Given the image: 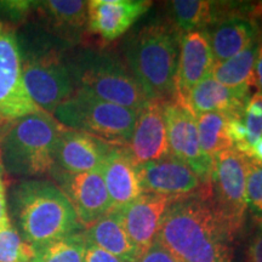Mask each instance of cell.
<instances>
[{"mask_svg":"<svg viewBox=\"0 0 262 262\" xmlns=\"http://www.w3.org/2000/svg\"><path fill=\"white\" fill-rule=\"evenodd\" d=\"M234 239L212 204L208 183L193 194L172 198L156 242L178 262H232Z\"/></svg>","mask_w":262,"mask_h":262,"instance_id":"obj_1","label":"cell"},{"mask_svg":"<svg viewBox=\"0 0 262 262\" xmlns=\"http://www.w3.org/2000/svg\"><path fill=\"white\" fill-rule=\"evenodd\" d=\"M180 32L171 24L150 22L127 39L125 57L148 101L176 100Z\"/></svg>","mask_w":262,"mask_h":262,"instance_id":"obj_2","label":"cell"},{"mask_svg":"<svg viewBox=\"0 0 262 262\" xmlns=\"http://www.w3.org/2000/svg\"><path fill=\"white\" fill-rule=\"evenodd\" d=\"M19 234L35 251L83 227L67 195L54 183L29 180L12 191Z\"/></svg>","mask_w":262,"mask_h":262,"instance_id":"obj_3","label":"cell"},{"mask_svg":"<svg viewBox=\"0 0 262 262\" xmlns=\"http://www.w3.org/2000/svg\"><path fill=\"white\" fill-rule=\"evenodd\" d=\"M63 125L44 111L9 122L0 141L4 171L33 178L52 171Z\"/></svg>","mask_w":262,"mask_h":262,"instance_id":"obj_4","label":"cell"},{"mask_svg":"<svg viewBox=\"0 0 262 262\" xmlns=\"http://www.w3.org/2000/svg\"><path fill=\"white\" fill-rule=\"evenodd\" d=\"M67 64L75 89L136 112L148 102L127 64L113 55L85 50Z\"/></svg>","mask_w":262,"mask_h":262,"instance_id":"obj_5","label":"cell"},{"mask_svg":"<svg viewBox=\"0 0 262 262\" xmlns=\"http://www.w3.org/2000/svg\"><path fill=\"white\" fill-rule=\"evenodd\" d=\"M52 116L68 129L86 133L111 146L126 147L133 135L137 112L75 89Z\"/></svg>","mask_w":262,"mask_h":262,"instance_id":"obj_6","label":"cell"},{"mask_svg":"<svg viewBox=\"0 0 262 262\" xmlns=\"http://www.w3.org/2000/svg\"><path fill=\"white\" fill-rule=\"evenodd\" d=\"M249 159L237 149L229 148L214 160L209 182L210 198L234 238L244 227L247 217V179Z\"/></svg>","mask_w":262,"mask_h":262,"instance_id":"obj_7","label":"cell"},{"mask_svg":"<svg viewBox=\"0 0 262 262\" xmlns=\"http://www.w3.org/2000/svg\"><path fill=\"white\" fill-rule=\"evenodd\" d=\"M22 75L29 96L41 111L54 114L75 91L70 67L54 51L19 48Z\"/></svg>","mask_w":262,"mask_h":262,"instance_id":"obj_8","label":"cell"},{"mask_svg":"<svg viewBox=\"0 0 262 262\" xmlns=\"http://www.w3.org/2000/svg\"><path fill=\"white\" fill-rule=\"evenodd\" d=\"M41 112L24 83L22 57L15 29L0 19V118L6 122Z\"/></svg>","mask_w":262,"mask_h":262,"instance_id":"obj_9","label":"cell"},{"mask_svg":"<svg viewBox=\"0 0 262 262\" xmlns=\"http://www.w3.org/2000/svg\"><path fill=\"white\" fill-rule=\"evenodd\" d=\"M170 155L187 163L203 185L210 182L214 162L203 153L195 116L185 104L170 101L164 104Z\"/></svg>","mask_w":262,"mask_h":262,"instance_id":"obj_10","label":"cell"},{"mask_svg":"<svg viewBox=\"0 0 262 262\" xmlns=\"http://www.w3.org/2000/svg\"><path fill=\"white\" fill-rule=\"evenodd\" d=\"M61 191L73 205L81 226H90L113 210V204L104 185L101 170L89 172H56Z\"/></svg>","mask_w":262,"mask_h":262,"instance_id":"obj_11","label":"cell"},{"mask_svg":"<svg viewBox=\"0 0 262 262\" xmlns=\"http://www.w3.org/2000/svg\"><path fill=\"white\" fill-rule=\"evenodd\" d=\"M143 193L179 198L198 192L205 185L187 163L172 155L139 165Z\"/></svg>","mask_w":262,"mask_h":262,"instance_id":"obj_12","label":"cell"},{"mask_svg":"<svg viewBox=\"0 0 262 262\" xmlns=\"http://www.w3.org/2000/svg\"><path fill=\"white\" fill-rule=\"evenodd\" d=\"M172 198L155 193H143L136 201L117 210L130 241L140 256L152 247L157 239L163 216Z\"/></svg>","mask_w":262,"mask_h":262,"instance_id":"obj_13","label":"cell"},{"mask_svg":"<svg viewBox=\"0 0 262 262\" xmlns=\"http://www.w3.org/2000/svg\"><path fill=\"white\" fill-rule=\"evenodd\" d=\"M164 104L165 102L148 101L137 112L133 135L126 148L139 165L170 155Z\"/></svg>","mask_w":262,"mask_h":262,"instance_id":"obj_14","label":"cell"},{"mask_svg":"<svg viewBox=\"0 0 262 262\" xmlns=\"http://www.w3.org/2000/svg\"><path fill=\"white\" fill-rule=\"evenodd\" d=\"M111 147L93 135L63 126L58 137L52 171L80 173L100 169Z\"/></svg>","mask_w":262,"mask_h":262,"instance_id":"obj_15","label":"cell"},{"mask_svg":"<svg viewBox=\"0 0 262 262\" xmlns=\"http://www.w3.org/2000/svg\"><path fill=\"white\" fill-rule=\"evenodd\" d=\"M214 63L210 38L206 29L182 34L176 72L175 101L185 104L189 91L210 77Z\"/></svg>","mask_w":262,"mask_h":262,"instance_id":"obj_16","label":"cell"},{"mask_svg":"<svg viewBox=\"0 0 262 262\" xmlns=\"http://www.w3.org/2000/svg\"><path fill=\"white\" fill-rule=\"evenodd\" d=\"M150 5L152 3L147 0H91L88 4V28L103 40H116Z\"/></svg>","mask_w":262,"mask_h":262,"instance_id":"obj_17","label":"cell"},{"mask_svg":"<svg viewBox=\"0 0 262 262\" xmlns=\"http://www.w3.org/2000/svg\"><path fill=\"white\" fill-rule=\"evenodd\" d=\"M100 170L113 209L123 208L143 194L139 164L126 147H111Z\"/></svg>","mask_w":262,"mask_h":262,"instance_id":"obj_18","label":"cell"},{"mask_svg":"<svg viewBox=\"0 0 262 262\" xmlns=\"http://www.w3.org/2000/svg\"><path fill=\"white\" fill-rule=\"evenodd\" d=\"M249 98L250 88H227L210 75L189 91L185 106L194 116L216 112L231 117H244Z\"/></svg>","mask_w":262,"mask_h":262,"instance_id":"obj_19","label":"cell"},{"mask_svg":"<svg viewBox=\"0 0 262 262\" xmlns=\"http://www.w3.org/2000/svg\"><path fill=\"white\" fill-rule=\"evenodd\" d=\"M208 33L215 62H224L258 40L261 28L254 19L231 17L212 26Z\"/></svg>","mask_w":262,"mask_h":262,"instance_id":"obj_20","label":"cell"},{"mask_svg":"<svg viewBox=\"0 0 262 262\" xmlns=\"http://www.w3.org/2000/svg\"><path fill=\"white\" fill-rule=\"evenodd\" d=\"M83 233L85 241L124 262H136L140 258V253L126 234L117 210H111L88 226Z\"/></svg>","mask_w":262,"mask_h":262,"instance_id":"obj_21","label":"cell"},{"mask_svg":"<svg viewBox=\"0 0 262 262\" xmlns=\"http://www.w3.org/2000/svg\"><path fill=\"white\" fill-rule=\"evenodd\" d=\"M172 25L180 34L205 31L212 27L220 17V3L205 0H176L170 3Z\"/></svg>","mask_w":262,"mask_h":262,"instance_id":"obj_22","label":"cell"},{"mask_svg":"<svg viewBox=\"0 0 262 262\" xmlns=\"http://www.w3.org/2000/svg\"><path fill=\"white\" fill-rule=\"evenodd\" d=\"M88 4L83 0H48L37 3L48 24L60 35L78 34L88 26Z\"/></svg>","mask_w":262,"mask_h":262,"instance_id":"obj_23","label":"cell"},{"mask_svg":"<svg viewBox=\"0 0 262 262\" xmlns=\"http://www.w3.org/2000/svg\"><path fill=\"white\" fill-rule=\"evenodd\" d=\"M260 39V38H258ZM258 51V40L254 41L241 54L224 62H215L211 77L227 88L255 86L254 70Z\"/></svg>","mask_w":262,"mask_h":262,"instance_id":"obj_24","label":"cell"},{"mask_svg":"<svg viewBox=\"0 0 262 262\" xmlns=\"http://www.w3.org/2000/svg\"><path fill=\"white\" fill-rule=\"evenodd\" d=\"M229 117L231 116L216 112L195 116L202 150L212 162L222 152L233 148L227 134Z\"/></svg>","mask_w":262,"mask_h":262,"instance_id":"obj_25","label":"cell"},{"mask_svg":"<svg viewBox=\"0 0 262 262\" xmlns=\"http://www.w3.org/2000/svg\"><path fill=\"white\" fill-rule=\"evenodd\" d=\"M84 233L78 232L51 242L35 251L34 262H84Z\"/></svg>","mask_w":262,"mask_h":262,"instance_id":"obj_26","label":"cell"},{"mask_svg":"<svg viewBox=\"0 0 262 262\" xmlns=\"http://www.w3.org/2000/svg\"><path fill=\"white\" fill-rule=\"evenodd\" d=\"M35 250L9 220L0 227V262H33Z\"/></svg>","mask_w":262,"mask_h":262,"instance_id":"obj_27","label":"cell"},{"mask_svg":"<svg viewBox=\"0 0 262 262\" xmlns=\"http://www.w3.org/2000/svg\"><path fill=\"white\" fill-rule=\"evenodd\" d=\"M244 124L247 127V145L250 152L251 147L262 137V95L250 96L244 110ZM249 156V153H248Z\"/></svg>","mask_w":262,"mask_h":262,"instance_id":"obj_28","label":"cell"},{"mask_svg":"<svg viewBox=\"0 0 262 262\" xmlns=\"http://www.w3.org/2000/svg\"><path fill=\"white\" fill-rule=\"evenodd\" d=\"M248 210L257 221H262V165L250 162L247 179Z\"/></svg>","mask_w":262,"mask_h":262,"instance_id":"obj_29","label":"cell"},{"mask_svg":"<svg viewBox=\"0 0 262 262\" xmlns=\"http://www.w3.org/2000/svg\"><path fill=\"white\" fill-rule=\"evenodd\" d=\"M247 262H262V221H257V227L248 243Z\"/></svg>","mask_w":262,"mask_h":262,"instance_id":"obj_30","label":"cell"},{"mask_svg":"<svg viewBox=\"0 0 262 262\" xmlns=\"http://www.w3.org/2000/svg\"><path fill=\"white\" fill-rule=\"evenodd\" d=\"M34 4L33 2H0V11L11 18L19 19L28 14Z\"/></svg>","mask_w":262,"mask_h":262,"instance_id":"obj_31","label":"cell"},{"mask_svg":"<svg viewBox=\"0 0 262 262\" xmlns=\"http://www.w3.org/2000/svg\"><path fill=\"white\" fill-rule=\"evenodd\" d=\"M84 262H124L114 255L107 253L103 249L86 242L85 245Z\"/></svg>","mask_w":262,"mask_h":262,"instance_id":"obj_32","label":"cell"},{"mask_svg":"<svg viewBox=\"0 0 262 262\" xmlns=\"http://www.w3.org/2000/svg\"><path fill=\"white\" fill-rule=\"evenodd\" d=\"M136 262H178L164 249L162 245L157 243L152 244L148 250L141 255Z\"/></svg>","mask_w":262,"mask_h":262,"instance_id":"obj_33","label":"cell"},{"mask_svg":"<svg viewBox=\"0 0 262 262\" xmlns=\"http://www.w3.org/2000/svg\"><path fill=\"white\" fill-rule=\"evenodd\" d=\"M10 220L6 203V187L4 181V169L0 163V227Z\"/></svg>","mask_w":262,"mask_h":262,"instance_id":"obj_34","label":"cell"},{"mask_svg":"<svg viewBox=\"0 0 262 262\" xmlns=\"http://www.w3.org/2000/svg\"><path fill=\"white\" fill-rule=\"evenodd\" d=\"M254 79L255 86H256L257 93L262 95V32L258 39V51L256 62H255V70H254Z\"/></svg>","mask_w":262,"mask_h":262,"instance_id":"obj_35","label":"cell"},{"mask_svg":"<svg viewBox=\"0 0 262 262\" xmlns=\"http://www.w3.org/2000/svg\"><path fill=\"white\" fill-rule=\"evenodd\" d=\"M248 158L253 160L254 163L262 165V137L257 141L256 143H255L253 147H251Z\"/></svg>","mask_w":262,"mask_h":262,"instance_id":"obj_36","label":"cell"},{"mask_svg":"<svg viewBox=\"0 0 262 262\" xmlns=\"http://www.w3.org/2000/svg\"><path fill=\"white\" fill-rule=\"evenodd\" d=\"M9 122H6V120L3 119V118H0V141L3 139V135H4V130L6 125H8Z\"/></svg>","mask_w":262,"mask_h":262,"instance_id":"obj_37","label":"cell"},{"mask_svg":"<svg viewBox=\"0 0 262 262\" xmlns=\"http://www.w3.org/2000/svg\"><path fill=\"white\" fill-rule=\"evenodd\" d=\"M258 25H260V28H261V32H262V18H261V21H260V24H258Z\"/></svg>","mask_w":262,"mask_h":262,"instance_id":"obj_38","label":"cell"},{"mask_svg":"<svg viewBox=\"0 0 262 262\" xmlns=\"http://www.w3.org/2000/svg\"><path fill=\"white\" fill-rule=\"evenodd\" d=\"M33 262H34V261H33Z\"/></svg>","mask_w":262,"mask_h":262,"instance_id":"obj_39","label":"cell"}]
</instances>
